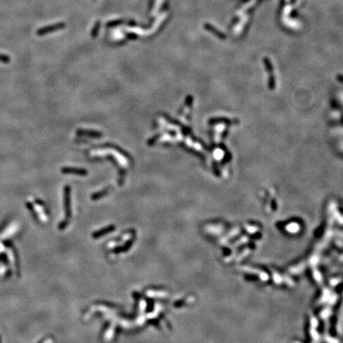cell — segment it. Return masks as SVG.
Returning <instances> with one entry per match:
<instances>
[{
	"mask_svg": "<svg viewBox=\"0 0 343 343\" xmlns=\"http://www.w3.org/2000/svg\"><path fill=\"white\" fill-rule=\"evenodd\" d=\"M0 61L4 62V63H7L10 61V58L7 56H5V55H1L0 54Z\"/></svg>",
	"mask_w": 343,
	"mask_h": 343,
	"instance_id": "cell-2",
	"label": "cell"
},
{
	"mask_svg": "<svg viewBox=\"0 0 343 343\" xmlns=\"http://www.w3.org/2000/svg\"><path fill=\"white\" fill-rule=\"evenodd\" d=\"M64 173H71V174H77V175H83L85 174V171L82 169H72V168H65L62 169Z\"/></svg>",
	"mask_w": 343,
	"mask_h": 343,
	"instance_id": "cell-1",
	"label": "cell"
}]
</instances>
